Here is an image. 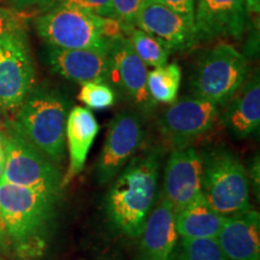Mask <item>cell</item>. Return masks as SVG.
<instances>
[{
  "label": "cell",
  "mask_w": 260,
  "mask_h": 260,
  "mask_svg": "<svg viewBox=\"0 0 260 260\" xmlns=\"http://www.w3.org/2000/svg\"><path fill=\"white\" fill-rule=\"evenodd\" d=\"M176 260H228L216 239H184L174 251Z\"/></svg>",
  "instance_id": "603a6c76"
},
{
  "label": "cell",
  "mask_w": 260,
  "mask_h": 260,
  "mask_svg": "<svg viewBox=\"0 0 260 260\" xmlns=\"http://www.w3.org/2000/svg\"><path fill=\"white\" fill-rule=\"evenodd\" d=\"M147 67L133 50L126 37L112 41L109 52L110 81L128 98L130 103L144 115H151L157 103L152 99L147 89Z\"/></svg>",
  "instance_id": "30bf717a"
},
{
  "label": "cell",
  "mask_w": 260,
  "mask_h": 260,
  "mask_svg": "<svg viewBox=\"0 0 260 260\" xmlns=\"http://www.w3.org/2000/svg\"><path fill=\"white\" fill-rule=\"evenodd\" d=\"M201 193L224 217L249 211L248 174L235 153L218 149L203 158Z\"/></svg>",
  "instance_id": "5b68a950"
},
{
  "label": "cell",
  "mask_w": 260,
  "mask_h": 260,
  "mask_svg": "<svg viewBox=\"0 0 260 260\" xmlns=\"http://www.w3.org/2000/svg\"><path fill=\"white\" fill-rule=\"evenodd\" d=\"M5 151L4 172L0 181L28 188L52 199L59 198L63 178L56 164L16 130L6 135Z\"/></svg>",
  "instance_id": "52a82bcc"
},
{
  "label": "cell",
  "mask_w": 260,
  "mask_h": 260,
  "mask_svg": "<svg viewBox=\"0 0 260 260\" xmlns=\"http://www.w3.org/2000/svg\"><path fill=\"white\" fill-rule=\"evenodd\" d=\"M15 11L21 15L42 14L52 6L56 5L58 0H9Z\"/></svg>",
  "instance_id": "83f0119b"
},
{
  "label": "cell",
  "mask_w": 260,
  "mask_h": 260,
  "mask_svg": "<svg viewBox=\"0 0 260 260\" xmlns=\"http://www.w3.org/2000/svg\"><path fill=\"white\" fill-rule=\"evenodd\" d=\"M104 17L57 3L35 19L38 35L48 47L60 50H110L103 34Z\"/></svg>",
  "instance_id": "277c9868"
},
{
  "label": "cell",
  "mask_w": 260,
  "mask_h": 260,
  "mask_svg": "<svg viewBox=\"0 0 260 260\" xmlns=\"http://www.w3.org/2000/svg\"><path fill=\"white\" fill-rule=\"evenodd\" d=\"M226 104L222 122L234 138L246 139L256 132L260 124L259 74L243 83Z\"/></svg>",
  "instance_id": "ac0fdd59"
},
{
  "label": "cell",
  "mask_w": 260,
  "mask_h": 260,
  "mask_svg": "<svg viewBox=\"0 0 260 260\" xmlns=\"http://www.w3.org/2000/svg\"><path fill=\"white\" fill-rule=\"evenodd\" d=\"M168 260H176V256H175V253L174 252H172V254L169 256Z\"/></svg>",
  "instance_id": "836d02e7"
},
{
  "label": "cell",
  "mask_w": 260,
  "mask_h": 260,
  "mask_svg": "<svg viewBox=\"0 0 260 260\" xmlns=\"http://www.w3.org/2000/svg\"><path fill=\"white\" fill-rule=\"evenodd\" d=\"M144 139V125L139 113L122 111L110 122L106 139L96 162V178L105 184L115 178L136 153Z\"/></svg>",
  "instance_id": "8fae6325"
},
{
  "label": "cell",
  "mask_w": 260,
  "mask_h": 260,
  "mask_svg": "<svg viewBox=\"0 0 260 260\" xmlns=\"http://www.w3.org/2000/svg\"><path fill=\"white\" fill-rule=\"evenodd\" d=\"M124 34L129 38L133 50L146 67L159 68L168 64L171 51L158 38L136 27L124 29Z\"/></svg>",
  "instance_id": "7402d4cb"
},
{
  "label": "cell",
  "mask_w": 260,
  "mask_h": 260,
  "mask_svg": "<svg viewBox=\"0 0 260 260\" xmlns=\"http://www.w3.org/2000/svg\"><path fill=\"white\" fill-rule=\"evenodd\" d=\"M10 242L8 239V234H6L4 223H3L2 216H0V252L6 253L9 251Z\"/></svg>",
  "instance_id": "f546056e"
},
{
  "label": "cell",
  "mask_w": 260,
  "mask_h": 260,
  "mask_svg": "<svg viewBox=\"0 0 260 260\" xmlns=\"http://www.w3.org/2000/svg\"><path fill=\"white\" fill-rule=\"evenodd\" d=\"M77 98L89 109L104 110L115 105L116 92L107 82L96 81L83 83Z\"/></svg>",
  "instance_id": "cb8c5ba5"
},
{
  "label": "cell",
  "mask_w": 260,
  "mask_h": 260,
  "mask_svg": "<svg viewBox=\"0 0 260 260\" xmlns=\"http://www.w3.org/2000/svg\"><path fill=\"white\" fill-rule=\"evenodd\" d=\"M176 212L164 195L149 213L141 233V260H168L177 245Z\"/></svg>",
  "instance_id": "e0dca14e"
},
{
  "label": "cell",
  "mask_w": 260,
  "mask_h": 260,
  "mask_svg": "<svg viewBox=\"0 0 260 260\" xmlns=\"http://www.w3.org/2000/svg\"><path fill=\"white\" fill-rule=\"evenodd\" d=\"M154 2L174 10L175 12L194 22L195 0H154Z\"/></svg>",
  "instance_id": "f1b7e54d"
},
{
  "label": "cell",
  "mask_w": 260,
  "mask_h": 260,
  "mask_svg": "<svg viewBox=\"0 0 260 260\" xmlns=\"http://www.w3.org/2000/svg\"><path fill=\"white\" fill-rule=\"evenodd\" d=\"M110 50H47V63L54 73L64 79L77 83L106 82L109 73Z\"/></svg>",
  "instance_id": "9a60e30c"
},
{
  "label": "cell",
  "mask_w": 260,
  "mask_h": 260,
  "mask_svg": "<svg viewBox=\"0 0 260 260\" xmlns=\"http://www.w3.org/2000/svg\"><path fill=\"white\" fill-rule=\"evenodd\" d=\"M182 71L177 63L154 68L147 75V89L155 103L171 104L176 102L181 84Z\"/></svg>",
  "instance_id": "44dd1931"
},
{
  "label": "cell",
  "mask_w": 260,
  "mask_h": 260,
  "mask_svg": "<svg viewBox=\"0 0 260 260\" xmlns=\"http://www.w3.org/2000/svg\"><path fill=\"white\" fill-rule=\"evenodd\" d=\"M248 75L247 57L233 45L219 42L200 57L190 86L194 95L224 105L245 83Z\"/></svg>",
  "instance_id": "8992f818"
},
{
  "label": "cell",
  "mask_w": 260,
  "mask_h": 260,
  "mask_svg": "<svg viewBox=\"0 0 260 260\" xmlns=\"http://www.w3.org/2000/svg\"><path fill=\"white\" fill-rule=\"evenodd\" d=\"M24 15L15 10L0 8V41L25 32Z\"/></svg>",
  "instance_id": "d4e9b609"
},
{
  "label": "cell",
  "mask_w": 260,
  "mask_h": 260,
  "mask_svg": "<svg viewBox=\"0 0 260 260\" xmlns=\"http://www.w3.org/2000/svg\"><path fill=\"white\" fill-rule=\"evenodd\" d=\"M247 23L245 0H198L194 11L195 42L240 39L246 32Z\"/></svg>",
  "instance_id": "7c38bea8"
},
{
  "label": "cell",
  "mask_w": 260,
  "mask_h": 260,
  "mask_svg": "<svg viewBox=\"0 0 260 260\" xmlns=\"http://www.w3.org/2000/svg\"><path fill=\"white\" fill-rule=\"evenodd\" d=\"M56 201L28 188L0 181V216L10 245L18 255L34 256L44 249Z\"/></svg>",
  "instance_id": "7a4b0ae2"
},
{
  "label": "cell",
  "mask_w": 260,
  "mask_h": 260,
  "mask_svg": "<svg viewBox=\"0 0 260 260\" xmlns=\"http://www.w3.org/2000/svg\"><path fill=\"white\" fill-rule=\"evenodd\" d=\"M69 107V100L56 89H31L16 112L15 130L52 162L59 164L65 157Z\"/></svg>",
  "instance_id": "3957f363"
},
{
  "label": "cell",
  "mask_w": 260,
  "mask_h": 260,
  "mask_svg": "<svg viewBox=\"0 0 260 260\" xmlns=\"http://www.w3.org/2000/svg\"><path fill=\"white\" fill-rule=\"evenodd\" d=\"M0 260H5L4 258H3V256H0Z\"/></svg>",
  "instance_id": "e575fe53"
},
{
  "label": "cell",
  "mask_w": 260,
  "mask_h": 260,
  "mask_svg": "<svg viewBox=\"0 0 260 260\" xmlns=\"http://www.w3.org/2000/svg\"><path fill=\"white\" fill-rule=\"evenodd\" d=\"M99 133V124L88 109L75 106L68 113L65 138L69 151V168L63 178V186L73 181L86 164L87 155Z\"/></svg>",
  "instance_id": "d6986e66"
},
{
  "label": "cell",
  "mask_w": 260,
  "mask_h": 260,
  "mask_svg": "<svg viewBox=\"0 0 260 260\" xmlns=\"http://www.w3.org/2000/svg\"><path fill=\"white\" fill-rule=\"evenodd\" d=\"M4 165H5V164H0V180H2L3 172H4Z\"/></svg>",
  "instance_id": "d6a6232c"
},
{
  "label": "cell",
  "mask_w": 260,
  "mask_h": 260,
  "mask_svg": "<svg viewBox=\"0 0 260 260\" xmlns=\"http://www.w3.org/2000/svg\"><path fill=\"white\" fill-rule=\"evenodd\" d=\"M216 240L228 260H259V213L247 211L225 217Z\"/></svg>",
  "instance_id": "2e32d148"
},
{
  "label": "cell",
  "mask_w": 260,
  "mask_h": 260,
  "mask_svg": "<svg viewBox=\"0 0 260 260\" xmlns=\"http://www.w3.org/2000/svg\"><path fill=\"white\" fill-rule=\"evenodd\" d=\"M146 0H112L115 17L124 29L135 27V19Z\"/></svg>",
  "instance_id": "484cf974"
},
{
  "label": "cell",
  "mask_w": 260,
  "mask_h": 260,
  "mask_svg": "<svg viewBox=\"0 0 260 260\" xmlns=\"http://www.w3.org/2000/svg\"><path fill=\"white\" fill-rule=\"evenodd\" d=\"M34 64L27 34L0 41V110L17 112L34 84Z\"/></svg>",
  "instance_id": "ba28073f"
},
{
  "label": "cell",
  "mask_w": 260,
  "mask_h": 260,
  "mask_svg": "<svg viewBox=\"0 0 260 260\" xmlns=\"http://www.w3.org/2000/svg\"><path fill=\"white\" fill-rule=\"evenodd\" d=\"M57 3L84 10L100 17L116 18L112 0H58Z\"/></svg>",
  "instance_id": "4316f807"
},
{
  "label": "cell",
  "mask_w": 260,
  "mask_h": 260,
  "mask_svg": "<svg viewBox=\"0 0 260 260\" xmlns=\"http://www.w3.org/2000/svg\"><path fill=\"white\" fill-rule=\"evenodd\" d=\"M218 105L203 98H183L169 106L158 121L162 138L174 149L189 147L191 142L213 128Z\"/></svg>",
  "instance_id": "9c48e42d"
},
{
  "label": "cell",
  "mask_w": 260,
  "mask_h": 260,
  "mask_svg": "<svg viewBox=\"0 0 260 260\" xmlns=\"http://www.w3.org/2000/svg\"><path fill=\"white\" fill-rule=\"evenodd\" d=\"M161 149H149L123 168L106 198V213L113 226L130 237L141 235L158 195Z\"/></svg>",
  "instance_id": "6da1fadb"
},
{
  "label": "cell",
  "mask_w": 260,
  "mask_h": 260,
  "mask_svg": "<svg viewBox=\"0 0 260 260\" xmlns=\"http://www.w3.org/2000/svg\"><path fill=\"white\" fill-rule=\"evenodd\" d=\"M203 157L193 147L172 149L165 167L164 197L175 212L186 207L201 193Z\"/></svg>",
  "instance_id": "4fadbf2b"
},
{
  "label": "cell",
  "mask_w": 260,
  "mask_h": 260,
  "mask_svg": "<svg viewBox=\"0 0 260 260\" xmlns=\"http://www.w3.org/2000/svg\"><path fill=\"white\" fill-rule=\"evenodd\" d=\"M225 217L216 212L203 193L176 212V232L184 239H216Z\"/></svg>",
  "instance_id": "ffe728a7"
},
{
  "label": "cell",
  "mask_w": 260,
  "mask_h": 260,
  "mask_svg": "<svg viewBox=\"0 0 260 260\" xmlns=\"http://www.w3.org/2000/svg\"><path fill=\"white\" fill-rule=\"evenodd\" d=\"M6 135L3 134L0 132V164H5V158H6Z\"/></svg>",
  "instance_id": "1f68e13d"
},
{
  "label": "cell",
  "mask_w": 260,
  "mask_h": 260,
  "mask_svg": "<svg viewBox=\"0 0 260 260\" xmlns=\"http://www.w3.org/2000/svg\"><path fill=\"white\" fill-rule=\"evenodd\" d=\"M135 27L158 38L170 51L188 50L197 44L194 22L154 0H146L136 16Z\"/></svg>",
  "instance_id": "5bb4252c"
},
{
  "label": "cell",
  "mask_w": 260,
  "mask_h": 260,
  "mask_svg": "<svg viewBox=\"0 0 260 260\" xmlns=\"http://www.w3.org/2000/svg\"><path fill=\"white\" fill-rule=\"evenodd\" d=\"M246 9L248 14L259 15L260 11V0H245Z\"/></svg>",
  "instance_id": "4dcf8cb0"
}]
</instances>
